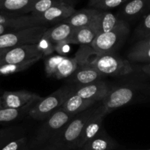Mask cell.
Instances as JSON below:
<instances>
[{"label":"cell","instance_id":"1","mask_svg":"<svg viewBox=\"0 0 150 150\" xmlns=\"http://www.w3.org/2000/svg\"><path fill=\"white\" fill-rule=\"evenodd\" d=\"M96 107H91L86 111L75 116L60 133L38 150H75L78 149L79 138L84 125Z\"/></svg>","mask_w":150,"mask_h":150},{"label":"cell","instance_id":"2","mask_svg":"<svg viewBox=\"0 0 150 150\" xmlns=\"http://www.w3.org/2000/svg\"><path fill=\"white\" fill-rule=\"evenodd\" d=\"M74 117L67 114L60 107L52 115L44 120V122L37 130L29 144L31 150H38L51 142Z\"/></svg>","mask_w":150,"mask_h":150},{"label":"cell","instance_id":"3","mask_svg":"<svg viewBox=\"0 0 150 150\" xmlns=\"http://www.w3.org/2000/svg\"><path fill=\"white\" fill-rule=\"evenodd\" d=\"M73 86H64L59 88L46 98L34 104L28 111V115L36 120H45L52 115L63 105L71 95Z\"/></svg>","mask_w":150,"mask_h":150},{"label":"cell","instance_id":"4","mask_svg":"<svg viewBox=\"0 0 150 150\" xmlns=\"http://www.w3.org/2000/svg\"><path fill=\"white\" fill-rule=\"evenodd\" d=\"M45 25L19 29L0 36V50L38 44L47 30Z\"/></svg>","mask_w":150,"mask_h":150},{"label":"cell","instance_id":"5","mask_svg":"<svg viewBox=\"0 0 150 150\" xmlns=\"http://www.w3.org/2000/svg\"><path fill=\"white\" fill-rule=\"evenodd\" d=\"M129 32L128 23L121 19L113 30L97 35L90 46L96 54H113L126 39Z\"/></svg>","mask_w":150,"mask_h":150},{"label":"cell","instance_id":"6","mask_svg":"<svg viewBox=\"0 0 150 150\" xmlns=\"http://www.w3.org/2000/svg\"><path fill=\"white\" fill-rule=\"evenodd\" d=\"M89 62L103 76H126L134 71L129 61L113 54H96V57Z\"/></svg>","mask_w":150,"mask_h":150},{"label":"cell","instance_id":"7","mask_svg":"<svg viewBox=\"0 0 150 150\" xmlns=\"http://www.w3.org/2000/svg\"><path fill=\"white\" fill-rule=\"evenodd\" d=\"M44 57L38 44L25 45L22 46L4 49L0 55V66L4 64H19L37 61Z\"/></svg>","mask_w":150,"mask_h":150},{"label":"cell","instance_id":"8","mask_svg":"<svg viewBox=\"0 0 150 150\" xmlns=\"http://www.w3.org/2000/svg\"><path fill=\"white\" fill-rule=\"evenodd\" d=\"M74 29V28L64 22L48 28L38 43L39 46L46 45L43 51L44 56L51 54L54 50L60 48L63 42L71 35Z\"/></svg>","mask_w":150,"mask_h":150},{"label":"cell","instance_id":"9","mask_svg":"<svg viewBox=\"0 0 150 150\" xmlns=\"http://www.w3.org/2000/svg\"><path fill=\"white\" fill-rule=\"evenodd\" d=\"M137 94L136 86H122L111 89L108 95L101 101V105L107 114L117 108L130 103Z\"/></svg>","mask_w":150,"mask_h":150},{"label":"cell","instance_id":"10","mask_svg":"<svg viewBox=\"0 0 150 150\" xmlns=\"http://www.w3.org/2000/svg\"><path fill=\"white\" fill-rule=\"evenodd\" d=\"M41 99L40 95L29 91H6L0 97V108H26L32 106Z\"/></svg>","mask_w":150,"mask_h":150},{"label":"cell","instance_id":"11","mask_svg":"<svg viewBox=\"0 0 150 150\" xmlns=\"http://www.w3.org/2000/svg\"><path fill=\"white\" fill-rule=\"evenodd\" d=\"M81 63L73 74L67 79V82L73 86H82L93 82L101 81V75L85 57L80 55Z\"/></svg>","mask_w":150,"mask_h":150},{"label":"cell","instance_id":"12","mask_svg":"<svg viewBox=\"0 0 150 150\" xmlns=\"http://www.w3.org/2000/svg\"><path fill=\"white\" fill-rule=\"evenodd\" d=\"M107 114L101 104L96 108L94 112L84 125L78 144V149H80L85 144L94 139L99 133L102 128L103 120Z\"/></svg>","mask_w":150,"mask_h":150},{"label":"cell","instance_id":"13","mask_svg":"<svg viewBox=\"0 0 150 150\" xmlns=\"http://www.w3.org/2000/svg\"><path fill=\"white\" fill-rule=\"evenodd\" d=\"M73 86V85H72ZM111 90L104 81H98L82 86H73L71 94L95 102L102 101Z\"/></svg>","mask_w":150,"mask_h":150},{"label":"cell","instance_id":"14","mask_svg":"<svg viewBox=\"0 0 150 150\" xmlns=\"http://www.w3.org/2000/svg\"><path fill=\"white\" fill-rule=\"evenodd\" d=\"M76 12L74 7L69 2L54 6L38 17L41 25L59 23L64 21Z\"/></svg>","mask_w":150,"mask_h":150},{"label":"cell","instance_id":"15","mask_svg":"<svg viewBox=\"0 0 150 150\" xmlns=\"http://www.w3.org/2000/svg\"><path fill=\"white\" fill-rule=\"evenodd\" d=\"M150 11V0H128L121 7L118 17L133 19L144 16Z\"/></svg>","mask_w":150,"mask_h":150},{"label":"cell","instance_id":"16","mask_svg":"<svg viewBox=\"0 0 150 150\" xmlns=\"http://www.w3.org/2000/svg\"><path fill=\"white\" fill-rule=\"evenodd\" d=\"M121 19L109 11H100L91 23L97 35L113 30Z\"/></svg>","mask_w":150,"mask_h":150},{"label":"cell","instance_id":"17","mask_svg":"<svg viewBox=\"0 0 150 150\" xmlns=\"http://www.w3.org/2000/svg\"><path fill=\"white\" fill-rule=\"evenodd\" d=\"M0 25H7L15 29H24L41 25L38 18L31 15L15 16V15L0 14Z\"/></svg>","mask_w":150,"mask_h":150},{"label":"cell","instance_id":"18","mask_svg":"<svg viewBox=\"0 0 150 150\" xmlns=\"http://www.w3.org/2000/svg\"><path fill=\"white\" fill-rule=\"evenodd\" d=\"M97 33L91 25L82 27L75 28L69 38L63 43V45L69 44H79V45H91L94 41Z\"/></svg>","mask_w":150,"mask_h":150},{"label":"cell","instance_id":"19","mask_svg":"<svg viewBox=\"0 0 150 150\" xmlns=\"http://www.w3.org/2000/svg\"><path fill=\"white\" fill-rule=\"evenodd\" d=\"M118 146V144L109 136L104 128L91 141L85 144L81 150H113Z\"/></svg>","mask_w":150,"mask_h":150},{"label":"cell","instance_id":"20","mask_svg":"<svg viewBox=\"0 0 150 150\" xmlns=\"http://www.w3.org/2000/svg\"><path fill=\"white\" fill-rule=\"evenodd\" d=\"M99 12V10L92 7L76 10L73 15L63 22L68 23L74 29L89 26Z\"/></svg>","mask_w":150,"mask_h":150},{"label":"cell","instance_id":"21","mask_svg":"<svg viewBox=\"0 0 150 150\" xmlns=\"http://www.w3.org/2000/svg\"><path fill=\"white\" fill-rule=\"evenodd\" d=\"M35 0H0V10L7 14L24 16L31 13Z\"/></svg>","mask_w":150,"mask_h":150},{"label":"cell","instance_id":"22","mask_svg":"<svg viewBox=\"0 0 150 150\" xmlns=\"http://www.w3.org/2000/svg\"><path fill=\"white\" fill-rule=\"evenodd\" d=\"M96 103V102L92 100L84 99L78 95L71 94L69 97V98L65 101L61 108L67 114L74 117L79 114V113L83 112L92 107L93 105H94Z\"/></svg>","mask_w":150,"mask_h":150},{"label":"cell","instance_id":"23","mask_svg":"<svg viewBox=\"0 0 150 150\" xmlns=\"http://www.w3.org/2000/svg\"><path fill=\"white\" fill-rule=\"evenodd\" d=\"M80 63L81 57L78 54L74 58L63 57V59L57 65L53 78L57 79H68L73 74Z\"/></svg>","mask_w":150,"mask_h":150},{"label":"cell","instance_id":"24","mask_svg":"<svg viewBox=\"0 0 150 150\" xmlns=\"http://www.w3.org/2000/svg\"><path fill=\"white\" fill-rule=\"evenodd\" d=\"M69 1L66 0H35L32 6L31 16L38 18L51 7Z\"/></svg>","mask_w":150,"mask_h":150},{"label":"cell","instance_id":"25","mask_svg":"<svg viewBox=\"0 0 150 150\" xmlns=\"http://www.w3.org/2000/svg\"><path fill=\"white\" fill-rule=\"evenodd\" d=\"M32 106L22 108H0V123L13 122L28 113Z\"/></svg>","mask_w":150,"mask_h":150},{"label":"cell","instance_id":"26","mask_svg":"<svg viewBox=\"0 0 150 150\" xmlns=\"http://www.w3.org/2000/svg\"><path fill=\"white\" fill-rule=\"evenodd\" d=\"M0 150H31L26 137L10 139L0 145Z\"/></svg>","mask_w":150,"mask_h":150},{"label":"cell","instance_id":"27","mask_svg":"<svg viewBox=\"0 0 150 150\" xmlns=\"http://www.w3.org/2000/svg\"><path fill=\"white\" fill-rule=\"evenodd\" d=\"M37 61H31L29 62L19 64H4L0 66V76H6L9 75L15 74L19 72L25 71L28 70L31 66L33 65Z\"/></svg>","mask_w":150,"mask_h":150},{"label":"cell","instance_id":"28","mask_svg":"<svg viewBox=\"0 0 150 150\" xmlns=\"http://www.w3.org/2000/svg\"><path fill=\"white\" fill-rule=\"evenodd\" d=\"M129 61L150 64V48L131 49L127 55Z\"/></svg>","mask_w":150,"mask_h":150},{"label":"cell","instance_id":"29","mask_svg":"<svg viewBox=\"0 0 150 150\" xmlns=\"http://www.w3.org/2000/svg\"><path fill=\"white\" fill-rule=\"evenodd\" d=\"M63 56L54 55L48 57L45 61V72L47 76L53 77L59 63L63 59Z\"/></svg>","mask_w":150,"mask_h":150},{"label":"cell","instance_id":"30","mask_svg":"<svg viewBox=\"0 0 150 150\" xmlns=\"http://www.w3.org/2000/svg\"><path fill=\"white\" fill-rule=\"evenodd\" d=\"M136 35L141 39L150 36V12L144 16L142 21L136 28Z\"/></svg>","mask_w":150,"mask_h":150},{"label":"cell","instance_id":"31","mask_svg":"<svg viewBox=\"0 0 150 150\" xmlns=\"http://www.w3.org/2000/svg\"><path fill=\"white\" fill-rule=\"evenodd\" d=\"M128 0H103L93 8L96 9L99 11H108L111 9L123 5Z\"/></svg>","mask_w":150,"mask_h":150},{"label":"cell","instance_id":"32","mask_svg":"<svg viewBox=\"0 0 150 150\" xmlns=\"http://www.w3.org/2000/svg\"><path fill=\"white\" fill-rule=\"evenodd\" d=\"M146 48H150V36L140 40L132 46V49H142Z\"/></svg>","mask_w":150,"mask_h":150},{"label":"cell","instance_id":"33","mask_svg":"<svg viewBox=\"0 0 150 150\" xmlns=\"http://www.w3.org/2000/svg\"><path fill=\"white\" fill-rule=\"evenodd\" d=\"M17 30V29L12 27V26H7V25H0V36L4 34L8 33V32H13V31Z\"/></svg>","mask_w":150,"mask_h":150},{"label":"cell","instance_id":"34","mask_svg":"<svg viewBox=\"0 0 150 150\" xmlns=\"http://www.w3.org/2000/svg\"><path fill=\"white\" fill-rule=\"evenodd\" d=\"M141 70L145 73L146 76L150 77V64H146L141 68Z\"/></svg>","mask_w":150,"mask_h":150},{"label":"cell","instance_id":"35","mask_svg":"<svg viewBox=\"0 0 150 150\" xmlns=\"http://www.w3.org/2000/svg\"><path fill=\"white\" fill-rule=\"evenodd\" d=\"M103 0H88V5L89 7H94L97 4H99V2H101Z\"/></svg>","mask_w":150,"mask_h":150},{"label":"cell","instance_id":"36","mask_svg":"<svg viewBox=\"0 0 150 150\" xmlns=\"http://www.w3.org/2000/svg\"><path fill=\"white\" fill-rule=\"evenodd\" d=\"M146 89H147V91H148L149 93H150V86H147V87H146Z\"/></svg>","mask_w":150,"mask_h":150},{"label":"cell","instance_id":"37","mask_svg":"<svg viewBox=\"0 0 150 150\" xmlns=\"http://www.w3.org/2000/svg\"><path fill=\"white\" fill-rule=\"evenodd\" d=\"M4 49H1V50H0V55H1V54H2L3 51H4Z\"/></svg>","mask_w":150,"mask_h":150},{"label":"cell","instance_id":"38","mask_svg":"<svg viewBox=\"0 0 150 150\" xmlns=\"http://www.w3.org/2000/svg\"><path fill=\"white\" fill-rule=\"evenodd\" d=\"M66 1H69V0H66Z\"/></svg>","mask_w":150,"mask_h":150},{"label":"cell","instance_id":"39","mask_svg":"<svg viewBox=\"0 0 150 150\" xmlns=\"http://www.w3.org/2000/svg\"><path fill=\"white\" fill-rule=\"evenodd\" d=\"M147 150H150V149H147Z\"/></svg>","mask_w":150,"mask_h":150}]
</instances>
